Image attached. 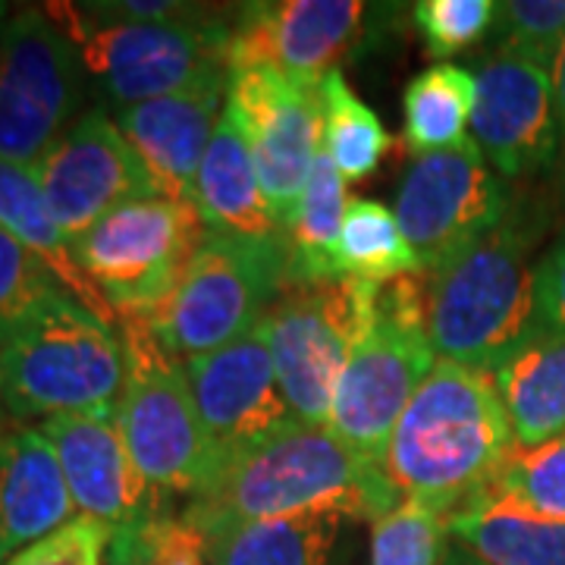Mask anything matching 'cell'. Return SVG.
I'll use <instances>...</instances> for the list:
<instances>
[{"label": "cell", "instance_id": "cell-16", "mask_svg": "<svg viewBox=\"0 0 565 565\" xmlns=\"http://www.w3.org/2000/svg\"><path fill=\"white\" fill-rule=\"evenodd\" d=\"M475 82L478 98L468 126L487 163L509 180L541 173L556 158L563 129L550 66L512 51H497L478 70Z\"/></svg>", "mask_w": 565, "mask_h": 565}, {"label": "cell", "instance_id": "cell-32", "mask_svg": "<svg viewBox=\"0 0 565 565\" xmlns=\"http://www.w3.org/2000/svg\"><path fill=\"white\" fill-rule=\"evenodd\" d=\"M490 490L565 522V437L534 449H512Z\"/></svg>", "mask_w": 565, "mask_h": 565}, {"label": "cell", "instance_id": "cell-9", "mask_svg": "<svg viewBox=\"0 0 565 565\" xmlns=\"http://www.w3.org/2000/svg\"><path fill=\"white\" fill-rule=\"evenodd\" d=\"M377 308V286L362 280L292 282L264 315L262 333L296 422L327 427L333 396Z\"/></svg>", "mask_w": 565, "mask_h": 565}, {"label": "cell", "instance_id": "cell-3", "mask_svg": "<svg viewBox=\"0 0 565 565\" xmlns=\"http://www.w3.org/2000/svg\"><path fill=\"white\" fill-rule=\"evenodd\" d=\"M531 245L522 223L503 217L497 230L424 274V330L437 359L493 374L544 333Z\"/></svg>", "mask_w": 565, "mask_h": 565}, {"label": "cell", "instance_id": "cell-29", "mask_svg": "<svg viewBox=\"0 0 565 565\" xmlns=\"http://www.w3.org/2000/svg\"><path fill=\"white\" fill-rule=\"evenodd\" d=\"M321 145L345 182H362L384 161L390 136L340 70L321 79Z\"/></svg>", "mask_w": 565, "mask_h": 565}, {"label": "cell", "instance_id": "cell-10", "mask_svg": "<svg viewBox=\"0 0 565 565\" xmlns=\"http://www.w3.org/2000/svg\"><path fill=\"white\" fill-rule=\"evenodd\" d=\"M85 66L44 7L0 3V161L32 167L76 120Z\"/></svg>", "mask_w": 565, "mask_h": 565}, {"label": "cell", "instance_id": "cell-37", "mask_svg": "<svg viewBox=\"0 0 565 565\" xmlns=\"http://www.w3.org/2000/svg\"><path fill=\"white\" fill-rule=\"evenodd\" d=\"M550 76H553V98H556L559 126H563V132H565V41H563V47H559V54H556V61H553Z\"/></svg>", "mask_w": 565, "mask_h": 565}, {"label": "cell", "instance_id": "cell-18", "mask_svg": "<svg viewBox=\"0 0 565 565\" xmlns=\"http://www.w3.org/2000/svg\"><path fill=\"white\" fill-rule=\"evenodd\" d=\"M362 17L355 0L248 3L230 25V73L277 70L321 82L355 41Z\"/></svg>", "mask_w": 565, "mask_h": 565}, {"label": "cell", "instance_id": "cell-5", "mask_svg": "<svg viewBox=\"0 0 565 565\" xmlns=\"http://www.w3.org/2000/svg\"><path fill=\"white\" fill-rule=\"evenodd\" d=\"M44 10L117 107L182 92H226L230 85V25L223 22L107 20L85 3H44Z\"/></svg>", "mask_w": 565, "mask_h": 565}, {"label": "cell", "instance_id": "cell-23", "mask_svg": "<svg viewBox=\"0 0 565 565\" xmlns=\"http://www.w3.org/2000/svg\"><path fill=\"white\" fill-rule=\"evenodd\" d=\"M515 449L565 437V333L544 330L493 371Z\"/></svg>", "mask_w": 565, "mask_h": 565}, {"label": "cell", "instance_id": "cell-22", "mask_svg": "<svg viewBox=\"0 0 565 565\" xmlns=\"http://www.w3.org/2000/svg\"><path fill=\"white\" fill-rule=\"evenodd\" d=\"M449 537L484 565H565V522L484 487L449 515Z\"/></svg>", "mask_w": 565, "mask_h": 565}, {"label": "cell", "instance_id": "cell-7", "mask_svg": "<svg viewBox=\"0 0 565 565\" xmlns=\"http://www.w3.org/2000/svg\"><path fill=\"white\" fill-rule=\"evenodd\" d=\"M437 362L424 330V274L381 282L374 321L345 364L327 427L364 462L381 465L405 405Z\"/></svg>", "mask_w": 565, "mask_h": 565}, {"label": "cell", "instance_id": "cell-24", "mask_svg": "<svg viewBox=\"0 0 565 565\" xmlns=\"http://www.w3.org/2000/svg\"><path fill=\"white\" fill-rule=\"evenodd\" d=\"M0 226L13 239H20L51 270L54 280L61 282L82 308H88L102 321L117 327V311L95 289V282L85 277L73 245L61 233V226L41 195V185L32 167L0 161Z\"/></svg>", "mask_w": 565, "mask_h": 565}, {"label": "cell", "instance_id": "cell-15", "mask_svg": "<svg viewBox=\"0 0 565 565\" xmlns=\"http://www.w3.org/2000/svg\"><path fill=\"white\" fill-rule=\"evenodd\" d=\"M185 374L217 452V468L299 424L282 396L262 323L236 343L189 359Z\"/></svg>", "mask_w": 565, "mask_h": 565}, {"label": "cell", "instance_id": "cell-33", "mask_svg": "<svg viewBox=\"0 0 565 565\" xmlns=\"http://www.w3.org/2000/svg\"><path fill=\"white\" fill-rule=\"evenodd\" d=\"M500 51H512L553 70L565 41V0H505L493 13Z\"/></svg>", "mask_w": 565, "mask_h": 565}, {"label": "cell", "instance_id": "cell-28", "mask_svg": "<svg viewBox=\"0 0 565 565\" xmlns=\"http://www.w3.org/2000/svg\"><path fill=\"white\" fill-rule=\"evenodd\" d=\"M337 262L340 280H362L374 286L405 274H422L418 255L405 239L396 214L371 199H355L345 207Z\"/></svg>", "mask_w": 565, "mask_h": 565}, {"label": "cell", "instance_id": "cell-35", "mask_svg": "<svg viewBox=\"0 0 565 565\" xmlns=\"http://www.w3.org/2000/svg\"><path fill=\"white\" fill-rule=\"evenodd\" d=\"M110 546V531L85 515H76L61 531L47 534L39 544L25 546L3 565H104Z\"/></svg>", "mask_w": 565, "mask_h": 565}, {"label": "cell", "instance_id": "cell-14", "mask_svg": "<svg viewBox=\"0 0 565 565\" xmlns=\"http://www.w3.org/2000/svg\"><path fill=\"white\" fill-rule=\"evenodd\" d=\"M32 170L70 245L122 204L163 199L136 148L104 110L76 117Z\"/></svg>", "mask_w": 565, "mask_h": 565}, {"label": "cell", "instance_id": "cell-2", "mask_svg": "<svg viewBox=\"0 0 565 565\" xmlns=\"http://www.w3.org/2000/svg\"><path fill=\"white\" fill-rule=\"evenodd\" d=\"M512 449L493 374L440 359L405 405L381 468L399 500L452 515L490 487Z\"/></svg>", "mask_w": 565, "mask_h": 565}, {"label": "cell", "instance_id": "cell-8", "mask_svg": "<svg viewBox=\"0 0 565 565\" xmlns=\"http://www.w3.org/2000/svg\"><path fill=\"white\" fill-rule=\"evenodd\" d=\"M286 286V236L239 239L211 233L173 292L145 318L189 362L252 333Z\"/></svg>", "mask_w": 565, "mask_h": 565}, {"label": "cell", "instance_id": "cell-31", "mask_svg": "<svg viewBox=\"0 0 565 565\" xmlns=\"http://www.w3.org/2000/svg\"><path fill=\"white\" fill-rule=\"evenodd\" d=\"M57 292L66 289L54 274L0 226V345Z\"/></svg>", "mask_w": 565, "mask_h": 565}, {"label": "cell", "instance_id": "cell-20", "mask_svg": "<svg viewBox=\"0 0 565 565\" xmlns=\"http://www.w3.org/2000/svg\"><path fill=\"white\" fill-rule=\"evenodd\" d=\"M73 519L76 503L44 430H0V565Z\"/></svg>", "mask_w": 565, "mask_h": 565}, {"label": "cell", "instance_id": "cell-6", "mask_svg": "<svg viewBox=\"0 0 565 565\" xmlns=\"http://www.w3.org/2000/svg\"><path fill=\"white\" fill-rule=\"evenodd\" d=\"M126 359L117 427L139 471L158 493L195 497L217 468L185 362L145 315H117Z\"/></svg>", "mask_w": 565, "mask_h": 565}, {"label": "cell", "instance_id": "cell-21", "mask_svg": "<svg viewBox=\"0 0 565 565\" xmlns=\"http://www.w3.org/2000/svg\"><path fill=\"white\" fill-rule=\"evenodd\" d=\"M192 204L199 207L214 236H239V239L286 236L264 199L262 177L243 129L226 107L199 167Z\"/></svg>", "mask_w": 565, "mask_h": 565}, {"label": "cell", "instance_id": "cell-26", "mask_svg": "<svg viewBox=\"0 0 565 565\" xmlns=\"http://www.w3.org/2000/svg\"><path fill=\"white\" fill-rule=\"evenodd\" d=\"M345 180L323 151L305 182L296 221L286 230V270L292 282L340 280V233L345 221Z\"/></svg>", "mask_w": 565, "mask_h": 565}, {"label": "cell", "instance_id": "cell-39", "mask_svg": "<svg viewBox=\"0 0 565 565\" xmlns=\"http://www.w3.org/2000/svg\"><path fill=\"white\" fill-rule=\"evenodd\" d=\"M559 195H563V204H565V151H563V161H559Z\"/></svg>", "mask_w": 565, "mask_h": 565}, {"label": "cell", "instance_id": "cell-27", "mask_svg": "<svg viewBox=\"0 0 565 565\" xmlns=\"http://www.w3.org/2000/svg\"><path fill=\"white\" fill-rule=\"evenodd\" d=\"M475 98H478L475 73L456 63L427 66L405 88L403 110L408 148L422 158L468 139L465 126L475 114Z\"/></svg>", "mask_w": 565, "mask_h": 565}, {"label": "cell", "instance_id": "cell-1", "mask_svg": "<svg viewBox=\"0 0 565 565\" xmlns=\"http://www.w3.org/2000/svg\"><path fill=\"white\" fill-rule=\"evenodd\" d=\"M399 503L381 465L364 462L330 427L296 424L221 465L182 509V522L214 541L252 522L311 509H343L349 519L377 522Z\"/></svg>", "mask_w": 565, "mask_h": 565}, {"label": "cell", "instance_id": "cell-19", "mask_svg": "<svg viewBox=\"0 0 565 565\" xmlns=\"http://www.w3.org/2000/svg\"><path fill=\"white\" fill-rule=\"evenodd\" d=\"M223 92H182L117 107V126L163 199L192 202L204 151L221 122Z\"/></svg>", "mask_w": 565, "mask_h": 565}, {"label": "cell", "instance_id": "cell-30", "mask_svg": "<svg viewBox=\"0 0 565 565\" xmlns=\"http://www.w3.org/2000/svg\"><path fill=\"white\" fill-rule=\"evenodd\" d=\"M449 546V515L418 500H403L374 522L371 565H440Z\"/></svg>", "mask_w": 565, "mask_h": 565}, {"label": "cell", "instance_id": "cell-13", "mask_svg": "<svg viewBox=\"0 0 565 565\" xmlns=\"http://www.w3.org/2000/svg\"><path fill=\"white\" fill-rule=\"evenodd\" d=\"M393 214L427 274L503 223L505 192L468 136L408 167Z\"/></svg>", "mask_w": 565, "mask_h": 565}, {"label": "cell", "instance_id": "cell-38", "mask_svg": "<svg viewBox=\"0 0 565 565\" xmlns=\"http://www.w3.org/2000/svg\"><path fill=\"white\" fill-rule=\"evenodd\" d=\"M440 565H484L478 556H471L465 546H459L456 541H449V546H446L444 559H440Z\"/></svg>", "mask_w": 565, "mask_h": 565}, {"label": "cell", "instance_id": "cell-25", "mask_svg": "<svg viewBox=\"0 0 565 565\" xmlns=\"http://www.w3.org/2000/svg\"><path fill=\"white\" fill-rule=\"evenodd\" d=\"M349 512L311 509L226 531L207 541L211 565H330Z\"/></svg>", "mask_w": 565, "mask_h": 565}, {"label": "cell", "instance_id": "cell-11", "mask_svg": "<svg viewBox=\"0 0 565 565\" xmlns=\"http://www.w3.org/2000/svg\"><path fill=\"white\" fill-rule=\"evenodd\" d=\"M211 230L192 202L141 199L73 243L76 262L117 315H145L173 292Z\"/></svg>", "mask_w": 565, "mask_h": 565}, {"label": "cell", "instance_id": "cell-34", "mask_svg": "<svg viewBox=\"0 0 565 565\" xmlns=\"http://www.w3.org/2000/svg\"><path fill=\"white\" fill-rule=\"evenodd\" d=\"M493 13L497 3L490 0H422L415 7V25L434 57H452L484 35Z\"/></svg>", "mask_w": 565, "mask_h": 565}, {"label": "cell", "instance_id": "cell-36", "mask_svg": "<svg viewBox=\"0 0 565 565\" xmlns=\"http://www.w3.org/2000/svg\"><path fill=\"white\" fill-rule=\"evenodd\" d=\"M537 315L544 330L565 333V230L537 262Z\"/></svg>", "mask_w": 565, "mask_h": 565}, {"label": "cell", "instance_id": "cell-12", "mask_svg": "<svg viewBox=\"0 0 565 565\" xmlns=\"http://www.w3.org/2000/svg\"><path fill=\"white\" fill-rule=\"evenodd\" d=\"M226 110L243 129L264 199L286 233L321 154V82L277 70H245L230 76Z\"/></svg>", "mask_w": 565, "mask_h": 565}, {"label": "cell", "instance_id": "cell-17", "mask_svg": "<svg viewBox=\"0 0 565 565\" xmlns=\"http://www.w3.org/2000/svg\"><path fill=\"white\" fill-rule=\"evenodd\" d=\"M39 427L57 449L79 515L107 527L110 537L161 519L167 497L139 471L114 415H61Z\"/></svg>", "mask_w": 565, "mask_h": 565}, {"label": "cell", "instance_id": "cell-4", "mask_svg": "<svg viewBox=\"0 0 565 565\" xmlns=\"http://www.w3.org/2000/svg\"><path fill=\"white\" fill-rule=\"evenodd\" d=\"M126 381L120 333L57 292L0 345V403L17 418L114 415Z\"/></svg>", "mask_w": 565, "mask_h": 565}]
</instances>
